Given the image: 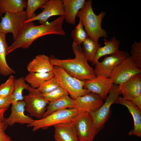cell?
<instances>
[{
	"label": "cell",
	"mask_w": 141,
	"mask_h": 141,
	"mask_svg": "<svg viewBox=\"0 0 141 141\" xmlns=\"http://www.w3.org/2000/svg\"><path fill=\"white\" fill-rule=\"evenodd\" d=\"M72 48L75 56L74 58L60 59L51 56L49 58L51 64L62 67L70 75L81 80L95 78L94 69L89 64L81 45L73 43Z\"/></svg>",
	"instance_id": "2"
},
{
	"label": "cell",
	"mask_w": 141,
	"mask_h": 141,
	"mask_svg": "<svg viewBox=\"0 0 141 141\" xmlns=\"http://www.w3.org/2000/svg\"><path fill=\"white\" fill-rule=\"evenodd\" d=\"M53 69L49 57L44 54L37 55L27 67L29 73H46L53 72Z\"/></svg>",
	"instance_id": "19"
},
{
	"label": "cell",
	"mask_w": 141,
	"mask_h": 141,
	"mask_svg": "<svg viewBox=\"0 0 141 141\" xmlns=\"http://www.w3.org/2000/svg\"><path fill=\"white\" fill-rule=\"evenodd\" d=\"M115 103L124 105L128 109L131 114L133 120L134 126L128 133L129 136H134L141 137V110L134 105L131 101L119 96Z\"/></svg>",
	"instance_id": "17"
},
{
	"label": "cell",
	"mask_w": 141,
	"mask_h": 141,
	"mask_svg": "<svg viewBox=\"0 0 141 141\" xmlns=\"http://www.w3.org/2000/svg\"><path fill=\"white\" fill-rule=\"evenodd\" d=\"M1 14V11H0V16Z\"/></svg>",
	"instance_id": "38"
},
{
	"label": "cell",
	"mask_w": 141,
	"mask_h": 141,
	"mask_svg": "<svg viewBox=\"0 0 141 141\" xmlns=\"http://www.w3.org/2000/svg\"><path fill=\"white\" fill-rule=\"evenodd\" d=\"M54 77L53 72L29 73L25 77L26 82L33 88L38 89L46 81Z\"/></svg>",
	"instance_id": "25"
},
{
	"label": "cell",
	"mask_w": 141,
	"mask_h": 141,
	"mask_svg": "<svg viewBox=\"0 0 141 141\" xmlns=\"http://www.w3.org/2000/svg\"><path fill=\"white\" fill-rule=\"evenodd\" d=\"M53 72L60 86L66 91L73 99H75L90 92L84 87L85 81L72 76L62 67L54 66Z\"/></svg>",
	"instance_id": "5"
},
{
	"label": "cell",
	"mask_w": 141,
	"mask_h": 141,
	"mask_svg": "<svg viewBox=\"0 0 141 141\" xmlns=\"http://www.w3.org/2000/svg\"><path fill=\"white\" fill-rule=\"evenodd\" d=\"M54 127L55 141H79L72 121L63 122Z\"/></svg>",
	"instance_id": "18"
},
{
	"label": "cell",
	"mask_w": 141,
	"mask_h": 141,
	"mask_svg": "<svg viewBox=\"0 0 141 141\" xmlns=\"http://www.w3.org/2000/svg\"><path fill=\"white\" fill-rule=\"evenodd\" d=\"M81 111L75 108L63 109L56 111L47 116L34 120L27 125L28 127H33L32 131H35L42 129L46 130L49 127L63 122L72 121Z\"/></svg>",
	"instance_id": "4"
},
{
	"label": "cell",
	"mask_w": 141,
	"mask_h": 141,
	"mask_svg": "<svg viewBox=\"0 0 141 141\" xmlns=\"http://www.w3.org/2000/svg\"><path fill=\"white\" fill-rule=\"evenodd\" d=\"M84 54L88 61L94 65L97 52L101 45L88 37L81 44Z\"/></svg>",
	"instance_id": "26"
},
{
	"label": "cell",
	"mask_w": 141,
	"mask_h": 141,
	"mask_svg": "<svg viewBox=\"0 0 141 141\" xmlns=\"http://www.w3.org/2000/svg\"><path fill=\"white\" fill-rule=\"evenodd\" d=\"M8 109H0V121H4L5 118H4V114L5 112Z\"/></svg>",
	"instance_id": "37"
},
{
	"label": "cell",
	"mask_w": 141,
	"mask_h": 141,
	"mask_svg": "<svg viewBox=\"0 0 141 141\" xmlns=\"http://www.w3.org/2000/svg\"><path fill=\"white\" fill-rule=\"evenodd\" d=\"M28 20L25 11L15 13H6L1 17L0 32L6 34L11 33L13 41L18 37L24 29Z\"/></svg>",
	"instance_id": "7"
},
{
	"label": "cell",
	"mask_w": 141,
	"mask_h": 141,
	"mask_svg": "<svg viewBox=\"0 0 141 141\" xmlns=\"http://www.w3.org/2000/svg\"><path fill=\"white\" fill-rule=\"evenodd\" d=\"M120 95L118 86L113 85L104 103L96 111L90 114L94 127L97 133L104 127L109 117L111 106Z\"/></svg>",
	"instance_id": "6"
},
{
	"label": "cell",
	"mask_w": 141,
	"mask_h": 141,
	"mask_svg": "<svg viewBox=\"0 0 141 141\" xmlns=\"http://www.w3.org/2000/svg\"><path fill=\"white\" fill-rule=\"evenodd\" d=\"M6 40V35L0 32V74L4 76L10 75L16 72L7 63L6 56L8 48Z\"/></svg>",
	"instance_id": "21"
},
{
	"label": "cell",
	"mask_w": 141,
	"mask_h": 141,
	"mask_svg": "<svg viewBox=\"0 0 141 141\" xmlns=\"http://www.w3.org/2000/svg\"><path fill=\"white\" fill-rule=\"evenodd\" d=\"M130 56L127 52L120 50L110 56H106L102 61H98L95 65L94 71L96 76L109 78L115 68Z\"/></svg>",
	"instance_id": "10"
},
{
	"label": "cell",
	"mask_w": 141,
	"mask_h": 141,
	"mask_svg": "<svg viewBox=\"0 0 141 141\" xmlns=\"http://www.w3.org/2000/svg\"><path fill=\"white\" fill-rule=\"evenodd\" d=\"M48 0H27L26 13L28 19H30L35 16L36 10L40 7Z\"/></svg>",
	"instance_id": "29"
},
{
	"label": "cell",
	"mask_w": 141,
	"mask_h": 141,
	"mask_svg": "<svg viewBox=\"0 0 141 141\" xmlns=\"http://www.w3.org/2000/svg\"><path fill=\"white\" fill-rule=\"evenodd\" d=\"M26 104L24 100L19 101L12 104L11 113L4 121L8 126H12L16 123L29 124L34 120L25 114Z\"/></svg>",
	"instance_id": "16"
},
{
	"label": "cell",
	"mask_w": 141,
	"mask_h": 141,
	"mask_svg": "<svg viewBox=\"0 0 141 141\" xmlns=\"http://www.w3.org/2000/svg\"><path fill=\"white\" fill-rule=\"evenodd\" d=\"M92 1H86L83 7L78 11L77 17L81 22L88 36L96 42L99 38L107 37L106 32L101 27L102 19L105 16L106 12L102 11L98 15L93 11Z\"/></svg>",
	"instance_id": "3"
},
{
	"label": "cell",
	"mask_w": 141,
	"mask_h": 141,
	"mask_svg": "<svg viewBox=\"0 0 141 141\" xmlns=\"http://www.w3.org/2000/svg\"><path fill=\"white\" fill-rule=\"evenodd\" d=\"M41 8L42 11L33 18L26 20L25 23L38 20L41 24L48 22V19L54 16H64V9L62 0H48Z\"/></svg>",
	"instance_id": "12"
},
{
	"label": "cell",
	"mask_w": 141,
	"mask_h": 141,
	"mask_svg": "<svg viewBox=\"0 0 141 141\" xmlns=\"http://www.w3.org/2000/svg\"><path fill=\"white\" fill-rule=\"evenodd\" d=\"M15 79L14 76L10 75L4 83L0 85V96L4 97L12 95Z\"/></svg>",
	"instance_id": "30"
},
{
	"label": "cell",
	"mask_w": 141,
	"mask_h": 141,
	"mask_svg": "<svg viewBox=\"0 0 141 141\" xmlns=\"http://www.w3.org/2000/svg\"><path fill=\"white\" fill-rule=\"evenodd\" d=\"M8 126L4 121H0V141H12L10 137L5 132Z\"/></svg>",
	"instance_id": "34"
},
{
	"label": "cell",
	"mask_w": 141,
	"mask_h": 141,
	"mask_svg": "<svg viewBox=\"0 0 141 141\" xmlns=\"http://www.w3.org/2000/svg\"><path fill=\"white\" fill-rule=\"evenodd\" d=\"M131 58L136 66L141 69V41H134L132 45Z\"/></svg>",
	"instance_id": "31"
},
{
	"label": "cell",
	"mask_w": 141,
	"mask_h": 141,
	"mask_svg": "<svg viewBox=\"0 0 141 141\" xmlns=\"http://www.w3.org/2000/svg\"><path fill=\"white\" fill-rule=\"evenodd\" d=\"M27 2L26 0H0L1 14L23 11L26 8Z\"/></svg>",
	"instance_id": "24"
},
{
	"label": "cell",
	"mask_w": 141,
	"mask_h": 141,
	"mask_svg": "<svg viewBox=\"0 0 141 141\" xmlns=\"http://www.w3.org/2000/svg\"><path fill=\"white\" fill-rule=\"evenodd\" d=\"M27 90L28 93L24 96V100L26 104L25 110L31 116L38 119L42 118L49 102L43 96V94L37 89L30 86Z\"/></svg>",
	"instance_id": "8"
},
{
	"label": "cell",
	"mask_w": 141,
	"mask_h": 141,
	"mask_svg": "<svg viewBox=\"0 0 141 141\" xmlns=\"http://www.w3.org/2000/svg\"><path fill=\"white\" fill-rule=\"evenodd\" d=\"M64 9V19L68 24L74 25L79 11L84 7L85 0H62Z\"/></svg>",
	"instance_id": "20"
},
{
	"label": "cell",
	"mask_w": 141,
	"mask_h": 141,
	"mask_svg": "<svg viewBox=\"0 0 141 141\" xmlns=\"http://www.w3.org/2000/svg\"><path fill=\"white\" fill-rule=\"evenodd\" d=\"M104 45L99 48L96 54L94 65L98 62L102 57L106 55H112L119 50L120 42L115 37H112L109 40L103 39Z\"/></svg>",
	"instance_id": "23"
},
{
	"label": "cell",
	"mask_w": 141,
	"mask_h": 141,
	"mask_svg": "<svg viewBox=\"0 0 141 141\" xmlns=\"http://www.w3.org/2000/svg\"><path fill=\"white\" fill-rule=\"evenodd\" d=\"M131 101L134 105L141 110V95Z\"/></svg>",
	"instance_id": "36"
},
{
	"label": "cell",
	"mask_w": 141,
	"mask_h": 141,
	"mask_svg": "<svg viewBox=\"0 0 141 141\" xmlns=\"http://www.w3.org/2000/svg\"><path fill=\"white\" fill-rule=\"evenodd\" d=\"M59 85L54 77L45 81L38 89L43 94L49 93L59 86Z\"/></svg>",
	"instance_id": "33"
},
{
	"label": "cell",
	"mask_w": 141,
	"mask_h": 141,
	"mask_svg": "<svg viewBox=\"0 0 141 141\" xmlns=\"http://www.w3.org/2000/svg\"><path fill=\"white\" fill-rule=\"evenodd\" d=\"M26 82L24 77L15 79L12 104H14L18 101L24 100L23 92L25 89L27 90L30 86V85L26 83Z\"/></svg>",
	"instance_id": "27"
},
{
	"label": "cell",
	"mask_w": 141,
	"mask_h": 141,
	"mask_svg": "<svg viewBox=\"0 0 141 141\" xmlns=\"http://www.w3.org/2000/svg\"><path fill=\"white\" fill-rule=\"evenodd\" d=\"M43 94L44 97L49 102L68 95V92L60 86L49 93Z\"/></svg>",
	"instance_id": "32"
},
{
	"label": "cell",
	"mask_w": 141,
	"mask_h": 141,
	"mask_svg": "<svg viewBox=\"0 0 141 141\" xmlns=\"http://www.w3.org/2000/svg\"><path fill=\"white\" fill-rule=\"evenodd\" d=\"M141 73V69L136 66L130 56L115 68L109 78L112 80L113 83L120 85Z\"/></svg>",
	"instance_id": "11"
},
{
	"label": "cell",
	"mask_w": 141,
	"mask_h": 141,
	"mask_svg": "<svg viewBox=\"0 0 141 141\" xmlns=\"http://www.w3.org/2000/svg\"><path fill=\"white\" fill-rule=\"evenodd\" d=\"M12 102V95L4 97L0 96V109H8Z\"/></svg>",
	"instance_id": "35"
},
{
	"label": "cell",
	"mask_w": 141,
	"mask_h": 141,
	"mask_svg": "<svg viewBox=\"0 0 141 141\" xmlns=\"http://www.w3.org/2000/svg\"><path fill=\"white\" fill-rule=\"evenodd\" d=\"M76 108L75 100L68 95L50 102L42 118L45 117L58 110L65 109Z\"/></svg>",
	"instance_id": "22"
},
{
	"label": "cell",
	"mask_w": 141,
	"mask_h": 141,
	"mask_svg": "<svg viewBox=\"0 0 141 141\" xmlns=\"http://www.w3.org/2000/svg\"><path fill=\"white\" fill-rule=\"evenodd\" d=\"M113 83L111 78L96 77L85 81L84 87L90 92L98 95L103 100L106 99Z\"/></svg>",
	"instance_id": "13"
},
{
	"label": "cell",
	"mask_w": 141,
	"mask_h": 141,
	"mask_svg": "<svg viewBox=\"0 0 141 141\" xmlns=\"http://www.w3.org/2000/svg\"><path fill=\"white\" fill-rule=\"evenodd\" d=\"M71 36L73 41V43L79 45H81L88 37L80 20H79L78 24L72 32Z\"/></svg>",
	"instance_id": "28"
},
{
	"label": "cell",
	"mask_w": 141,
	"mask_h": 141,
	"mask_svg": "<svg viewBox=\"0 0 141 141\" xmlns=\"http://www.w3.org/2000/svg\"><path fill=\"white\" fill-rule=\"evenodd\" d=\"M79 141H93L97 134L89 113L81 112L72 121Z\"/></svg>",
	"instance_id": "9"
},
{
	"label": "cell",
	"mask_w": 141,
	"mask_h": 141,
	"mask_svg": "<svg viewBox=\"0 0 141 141\" xmlns=\"http://www.w3.org/2000/svg\"><path fill=\"white\" fill-rule=\"evenodd\" d=\"M64 17L60 16L53 21L38 26L33 22L26 23V25L17 38L8 47L7 55L19 48H28L38 38L44 36L56 34L64 36L66 32L62 27Z\"/></svg>",
	"instance_id": "1"
},
{
	"label": "cell",
	"mask_w": 141,
	"mask_h": 141,
	"mask_svg": "<svg viewBox=\"0 0 141 141\" xmlns=\"http://www.w3.org/2000/svg\"><path fill=\"white\" fill-rule=\"evenodd\" d=\"M120 94L131 101L141 95V73L136 74L118 86Z\"/></svg>",
	"instance_id": "14"
},
{
	"label": "cell",
	"mask_w": 141,
	"mask_h": 141,
	"mask_svg": "<svg viewBox=\"0 0 141 141\" xmlns=\"http://www.w3.org/2000/svg\"><path fill=\"white\" fill-rule=\"evenodd\" d=\"M74 100L77 109L81 112L90 114L96 111L104 103L103 100L98 95L90 92Z\"/></svg>",
	"instance_id": "15"
}]
</instances>
